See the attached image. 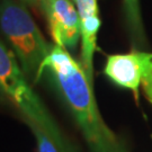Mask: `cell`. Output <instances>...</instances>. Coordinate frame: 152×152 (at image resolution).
Segmentation results:
<instances>
[{
	"label": "cell",
	"mask_w": 152,
	"mask_h": 152,
	"mask_svg": "<svg viewBox=\"0 0 152 152\" xmlns=\"http://www.w3.org/2000/svg\"><path fill=\"white\" fill-rule=\"evenodd\" d=\"M43 77L59 94L79 127L91 152H129L122 141L109 129L99 113L92 85L81 64L69 51L52 44L43 64Z\"/></svg>",
	"instance_id": "cell-1"
},
{
	"label": "cell",
	"mask_w": 152,
	"mask_h": 152,
	"mask_svg": "<svg viewBox=\"0 0 152 152\" xmlns=\"http://www.w3.org/2000/svg\"><path fill=\"white\" fill-rule=\"evenodd\" d=\"M14 52L0 41V89L32 123L43 131L59 152H78L50 110L33 90Z\"/></svg>",
	"instance_id": "cell-2"
},
{
	"label": "cell",
	"mask_w": 152,
	"mask_h": 152,
	"mask_svg": "<svg viewBox=\"0 0 152 152\" xmlns=\"http://www.w3.org/2000/svg\"><path fill=\"white\" fill-rule=\"evenodd\" d=\"M0 29L28 81L37 83L43 78V64L52 44L46 42L24 4L0 0Z\"/></svg>",
	"instance_id": "cell-3"
},
{
	"label": "cell",
	"mask_w": 152,
	"mask_h": 152,
	"mask_svg": "<svg viewBox=\"0 0 152 152\" xmlns=\"http://www.w3.org/2000/svg\"><path fill=\"white\" fill-rule=\"evenodd\" d=\"M43 11L54 44L73 50L80 38V18L76 5L71 0H41Z\"/></svg>",
	"instance_id": "cell-4"
},
{
	"label": "cell",
	"mask_w": 152,
	"mask_h": 152,
	"mask_svg": "<svg viewBox=\"0 0 152 152\" xmlns=\"http://www.w3.org/2000/svg\"><path fill=\"white\" fill-rule=\"evenodd\" d=\"M148 54L149 52L134 50L126 54L109 55L106 60L104 73L113 83L130 89L137 98Z\"/></svg>",
	"instance_id": "cell-5"
},
{
	"label": "cell",
	"mask_w": 152,
	"mask_h": 152,
	"mask_svg": "<svg viewBox=\"0 0 152 152\" xmlns=\"http://www.w3.org/2000/svg\"><path fill=\"white\" fill-rule=\"evenodd\" d=\"M75 5L80 18V64L89 82L94 85V53L96 50L98 31L100 28L97 0H75Z\"/></svg>",
	"instance_id": "cell-6"
},
{
	"label": "cell",
	"mask_w": 152,
	"mask_h": 152,
	"mask_svg": "<svg viewBox=\"0 0 152 152\" xmlns=\"http://www.w3.org/2000/svg\"><path fill=\"white\" fill-rule=\"evenodd\" d=\"M126 28L130 36L131 45L134 50L142 49L147 44L139 0H123Z\"/></svg>",
	"instance_id": "cell-7"
},
{
	"label": "cell",
	"mask_w": 152,
	"mask_h": 152,
	"mask_svg": "<svg viewBox=\"0 0 152 152\" xmlns=\"http://www.w3.org/2000/svg\"><path fill=\"white\" fill-rule=\"evenodd\" d=\"M27 125L32 130L33 134L36 139L38 152H59L56 147L53 144V142L50 140L49 136L46 135L39 127H37L36 125L32 124V123H27Z\"/></svg>",
	"instance_id": "cell-8"
},
{
	"label": "cell",
	"mask_w": 152,
	"mask_h": 152,
	"mask_svg": "<svg viewBox=\"0 0 152 152\" xmlns=\"http://www.w3.org/2000/svg\"><path fill=\"white\" fill-rule=\"evenodd\" d=\"M141 86L144 92V96L152 104V53L148 54L145 66L142 75Z\"/></svg>",
	"instance_id": "cell-9"
},
{
	"label": "cell",
	"mask_w": 152,
	"mask_h": 152,
	"mask_svg": "<svg viewBox=\"0 0 152 152\" xmlns=\"http://www.w3.org/2000/svg\"><path fill=\"white\" fill-rule=\"evenodd\" d=\"M22 2L32 7H39V0H22Z\"/></svg>",
	"instance_id": "cell-10"
},
{
	"label": "cell",
	"mask_w": 152,
	"mask_h": 152,
	"mask_svg": "<svg viewBox=\"0 0 152 152\" xmlns=\"http://www.w3.org/2000/svg\"><path fill=\"white\" fill-rule=\"evenodd\" d=\"M6 100H8V98L5 96V94L1 91V89H0V102H6Z\"/></svg>",
	"instance_id": "cell-11"
},
{
	"label": "cell",
	"mask_w": 152,
	"mask_h": 152,
	"mask_svg": "<svg viewBox=\"0 0 152 152\" xmlns=\"http://www.w3.org/2000/svg\"><path fill=\"white\" fill-rule=\"evenodd\" d=\"M39 1H41V0H39Z\"/></svg>",
	"instance_id": "cell-12"
}]
</instances>
